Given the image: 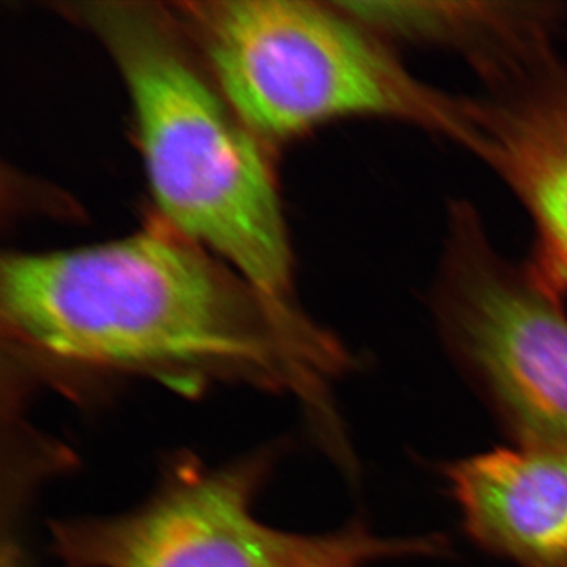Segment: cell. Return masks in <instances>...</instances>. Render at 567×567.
I'll return each instance as SVG.
<instances>
[{
	"instance_id": "obj_6",
	"label": "cell",
	"mask_w": 567,
	"mask_h": 567,
	"mask_svg": "<svg viewBox=\"0 0 567 567\" xmlns=\"http://www.w3.org/2000/svg\"><path fill=\"white\" fill-rule=\"evenodd\" d=\"M468 535L520 567H567V447L520 445L446 468Z\"/></svg>"
},
{
	"instance_id": "obj_2",
	"label": "cell",
	"mask_w": 567,
	"mask_h": 567,
	"mask_svg": "<svg viewBox=\"0 0 567 567\" xmlns=\"http://www.w3.org/2000/svg\"><path fill=\"white\" fill-rule=\"evenodd\" d=\"M65 9L121 71L164 221L267 297L295 306L292 249L264 144L219 91L171 6L114 0Z\"/></svg>"
},
{
	"instance_id": "obj_1",
	"label": "cell",
	"mask_w": 567,
	"mask_h": 567,
	"mask_svg": "<svg viewBox=\"0 0 567 567\" xmlns=\"http://www.w3.org/2000/svg\"><path fill=\"white\" fill-rule=\"evenodd\" d=\"M0 316L14 346L48 360L293 394L328 446L346 442L331 401L353 365L341 342L163 218L122 240L3 257Z\"/></svg>"
},
{
	"instance_id": "obj_4",
	"label": "cell",
	"mask_w": 567,
	"mask_h": 567,
	"mask_svg": "<svg viewBox=\"0 0 567 567\" xmlns=\"http://www.w3.org/2000/svg\"><path fill=\"white\" fill-rule=\"evenodd\" d=\"M262 465L178 470L132 513L52 525L66 567H363L375 559L440 554V539H380L360 527L301 535L254 514Z\"/></svg>"
},
{
	"instance_id": "obj_7",
	"label": "cell",
	"mask_w": 567,
	"mask_h": 567,
	"mask_svg": "<svg viewBox=\"0 0 567 567\" xmlns=\"http://www.w3.org/2000/svg\"><path fill=\"white\" fill-rule=\"evenodd\" d=\"M2 567H29L22 551L13 544L6 546L2 554Z\"/></svg>"
},
{
	"instance_id": "obj_5",
	"label": "cell",
	"mask_w": 567,
	"mask_h": 567,
	"mask_svg": "<svg viewBox=\"0 0 567 567\" xmlns=\"http://www.w3.org/2000/svg\"><path fill=\"white\" fill-rule=\"evenodd\" d=\"M435 312L451 353L518 443L567 447L561 300L495 251L466 204L451 213Z\"/></svg>"
},
{
	"instance_id": "obj_3",
	"label": "cell",
	"mask_w": 567,
	"mask_h": 567,
	"mask_svg": "<svg viewBox=\"0 0 567 567\" xmlns=\"http://www.w3.org/2000/svg\"><path fill=\"white\" fill-rule=\"evenodd\" d=\"M213 81L262 144L372 115L470 148L473 102L429 87L339 3L203 0L171 6Z\"/></svg>"
}]
</instances>
